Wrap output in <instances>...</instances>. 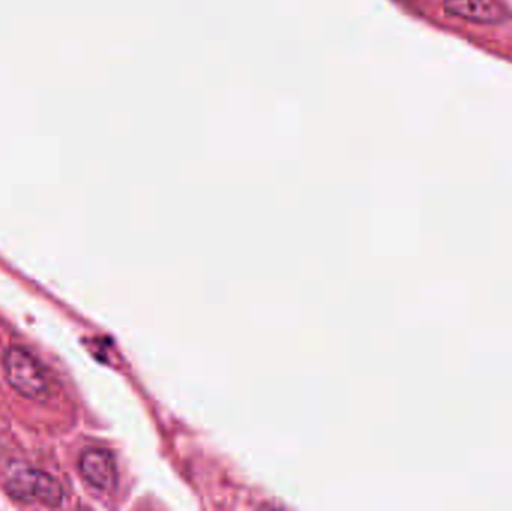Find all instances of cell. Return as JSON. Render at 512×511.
Instances as JSON below:
<instances>
[{
    "label": "cell",
    "mask_w": 512,
    "mask_h": 511,
    "mask_svg": "<svg viewBox=\"0 0 512 511\" xmlns=\"http://www.w3.org/2000/svg\"><path fill=\"white\" fill-rule=\"evenodd\" d=\"M6 378L15 392L27 399H39L47 393V375L39 360L29 351L12 347L3 359Z\"/></svg>",
    "instance_id": "cell-1"
},
{
    "label": "cell",
    "mask_w": 512,
    "mask_h": 511,
    "mask_svg": "<svg viewBox=\"0 0 512 511\" xmlns=\"http://www.w3.org/2000/svg\"><path fill=\"white\" fill-rule=\"evenodd\" d=\"M6 492L14 500L27 504L59 507L63 501V489L60 483L44 471L21 470L6 483Z\"/></svg>",
    "instance_id": "cell-2"
},
{
    "label": "cell",
    "mask_w": 512,
    "mask_h": 511,
    "mask_svg": "<svg viewBox=\"0 0 512 511\" xmlns=\"http://www.w3.org/2000/svg\"><path fill=\"white\" fill-rule=\"evenodd\" d=\"M80 471L84 480L102 492L113 491L119 480L116 461L108 450L90 449L81 455Z\"/></svg>",
    "instance_id": "cell-3"
},
{
    "label": "cell",
    "mask_w": 512,
    "mask_h": 511,
    "mask_svg": "<svg viewBox=\"0 0 512 511\" xmlns=\"http://www.w3.org/2000/svg\"><path fill=\"white\" fill-rule=\"evenodd\" d=\"M444 8L453 17L477 24L502 23L508 15L496 0H445Z\"/></svg>",
    "instance_id": "cell-4"
}]
</instances>
